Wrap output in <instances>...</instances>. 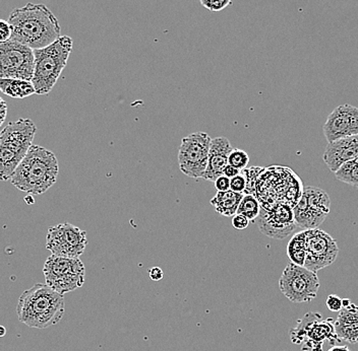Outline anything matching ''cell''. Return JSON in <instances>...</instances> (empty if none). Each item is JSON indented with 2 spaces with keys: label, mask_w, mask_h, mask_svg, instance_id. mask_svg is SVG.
<instances>
[{
  "label": "cell",
  "mask_w": 358,
  "mask_h": 351,
  "mask_svg": "<svg viewBox=\"0 0 358 351\" xmlns=\"http://www.w3.org/2000/svg\"><path fill=\"white\" fill-rule=\"evenodd\" d=\"M328 351H350L347 346H332Z\"/></svg>",
  "instance_id": "cell-34"
},
{
  "label": "cell",
  "mask_w": 358,
  "mask_h": 351,
  "mask_svg": "<svg viewBox=\"0 0 358 351\" xmlns=\"http://www.w3.org/2000/svg\"><path fill=\"white\" fill-rule=\"evenodd\" d=\"M37 127L31 119L21 118L4 127L0 134V178L10 181L13 174L32 147Z\"/></svg>",
  "instance_id": "cell-4"
},
{
  "label": "cell",
  "mask_w": 358,
  "mask_h": 351,
  "mask_svg": "<svg viewBox=\"0 0 358 351\" xmlns=\"http://www.w3.org/2000/svg\"><path fill=\"white\" fill-rule=\"evenodd\" d=\"M0 89L13 99H24L36 94L32 82L19 78H0Z\"/></svg>",
  "instance_id": "cell-20"
},
{
  "label": "cell",
  "mask_w": 358,
  "mask_h": 351,
  "mask_svg": "<svg viewBox=\"0 0 358 351\" xmlns=\"http://www.w3.org/2000/svg\"><path fill=\"white\" fill-rule=\"evenodd\" d=\"M59 165L53 151L33 144L13 174L10 183L20 191L41 195L57 181Z\"/></svg>",
  "instance_id": "cell-3"
},
{
  "label": "cell",
  "mask_w": 358,
  "mask_h": 351,
  "mask_svg": "<svg viewBox=\"0 0 358 351\" xmlns=\"http://www.w3.org/2000/svg\"><path fill=\"white\" fill-rule=\"evenodd\" d=\"M306 260L304 267L317 272L335 262L339 254L337 241L319 229L306 230Z\"/></svg>",
  "instance_id": "cell-13"
},
{
  "label": "cell",
  "mask_w": 358,
  "mask_h": 351,
  "mask_svg": "<svg viewBox=\"0 0 358 351\" xmlns=\"http://www.w3.org/2000/svg\"><path fill=\"white\" fill-rule=\"evenodd\" d=\"M336 179L350 185V186L358 188V156L355 160L345 163L335 173Z\"/></svg>",
  "instance_id": "cell-22"
},
{
  "label": "cell",
  "mask_w": 358,
  "mask_h": 351,
  "mask_svg": "<svg viewBox=\"0 0 358 351\" xmlns=\"http://www.w3.org/2000/svg\"><path fill=\"white\" fill-rule=\"evenodd\" d=\"M0 77L32 82L35 73V53L30 47L10 39L0 43Z\"/></svg>",
  "instance_id": "cell-10"
},
{
  "label": "cell",
  "mask_w": 358,
  "mask_h": 351,
  "mask_svg": "<svg viewBox=\"0 0 358 351\" xmlns=\"http://www.w3.org/2000/svg\"><path fill=\"white\" fill-rule=\"evenodd\" d=\"M87 244V232L71 223H59L47 232L46 249L56 256L80 258Z\"/></svg>",
  "instance_id": "cell-12"
},
{
  "label": "cell",
  "mask_w": 358,
  "mask_h": 351,
  "mask_svg": "<svg viewBox=\"0 0 358 351\" xmlns=\"http://www.w3.org/2000/svg\"><path fill=\"white\" fill-rule=\"evenodd\" d=\"M0 102H1L0 103V125H2L6 120V114H8V106L3 99L0 100Z\"/></svg>",
  "instance_id": "cell-33"
},
{
  "label": "cell",
  "mask_w": 358,
  "mask_h": 351,
  "mask_svg": "<svg viewBox=\"0 0 358 351\" xmlns=\"http://www.w3.org/2000/svg\"><path fill=\"white\" fill-rule=\"evenodd\" d=\"M150 277H151L152 281H160L161 279L164 277V274H163V270L161 269L160 267H153L152 269H150Z\"/></svg>",
  "instance_id": "cell-31"
},
{
  "label": "cell",
  "mask_w": 358,
  "mask_h": 351,
  "mask_svg": "<svg viewBox=\"0 0 358 351\" xmlns=\"http://www.w3.org/2000/svg\"><path fill=\"white\" fill-rule=\"evenodd\" d=\"M24 201H26L28 204H34V202H35L33 199V195H31V194H29V195L24 198Z\"/></svg>",
  "instance_id": "cell-35"
},
{
  "label": "cell",
  "mask_w": 358,
  "mask_h": 351,
  "mask_svg": "<svg viewBox=\"0 0 358 351\" xmlns=\"http://www.w3.org/2000/svg\"><path fill=\"white\" fill-rule=\"evenodd\" d=\"M323 131L328 142L358 135V108L349 104L337 107L327 118Z\"/></svg>",
  "instance_id": "cell-15"
},
{
  "label": "cell",
  "mask_w": 358,
  "mask_h": 351,
  "mask_svg": "<svg viewBox=\"0 0 358 351\" xmlns=\"http://www.w3.org/2000/svg\"><path fill=\"white\" fill-rule=\"evenodd\" d=\"M13 38V28L8 21L0 20V43L10 41Z\"/></svg>",
  "instance_id": "cell-27"
},
{
  "label": "cell",
  "mask_w": 358,
  "mask_h": 351,
  "mask_svg": "<svg viewBox=\"0 0 358 351\" xmlns=\"http://www.w3.org/2000/svg\"><path fill=\"white\" fill-rule=\"evenodd\" d=\"M290 339L293 343L302 345V351H323L324 341L333 345L341 341L336 334L334 320H322L320 313H308L299 320V325L290 331Z\"/></svg>",
  "instance_id": "cell-6"
},
{
  "label": "cell",
  "mask_w": 358,
  "mask_h": 351,
  "mask_svg": "<svg viewBox=\"0 0 358 351\" xmlns=\"http://www.w3.org/2000/svg\"><path fill=\"white\" fill-rule=\"evenodd\" d=\"M248 163H250V156L243 149H234V151L229 154V158H228V164L241 170V171L246 169Z\"/></svg>",
  "instance_id": "cell-24"
},
{
  "label": "cell",
  "mask_w": 358,
  "mask_h": 351,
  "mask_svg": "<svg viewBox=\"0 0 358 351\" xmlns=\"http://www.w3.org/2000/svg\"><path fill=\"white\" fill-rule=\"evenodd\" d=\"M330 197L323 189L304 188L301 198L293 207L297 227L304 231L317 229L330 214Z\"/></svg>",
  "instance_id": "cell-11"
},
{
  "label": "cell",
  "mask_w": 358,
  "mask_h": 351,
  "mask_svg": "<svg viewBox=\"0 0 358 351\" xmlns=\"http://www.w3.org/2000/svg\"><path fill=\"white\" fill-rule=\"evenodd\" d=\"M287 255L291 263L304 266L306 260V231L293 234L287 245Z\"/></svg>",
  "instance_id": "cell-21"
},
{
  "label": "cell",
  "mask_w": 358,
  "mask_h": 351,
  "mask_svg": "<svg viewBox=\"0 0 358 351\" xmlns=\"http://www.w3.org/2000/svg\"><path fill=\"white\" fill-rule=\"evenodd\" d=\"M230 181H231V179L228 178V177L224 175L219 177L214 182L217 191L225 192L230 190Z\"/></svg>",
  "instance_id": "cell-30"
},
{
  "label": "cell",
  "mask_w": 358,
  "mask_h": 351,
  "mask_svg": "<svg viewBox=\"0 0 358 351\" xmlns=\"http://www.w3.org/2000/svg\"><path fill=\"white\" fill-rule=\"evenodd\" d=\"M327 308L331 312H340L343 308V303H342L341 297L336 296V294H330L326 301Z\"/></svg>",
  "instance_id": "cell-28"
},
{
  "label": "cell",
  "mask_w": 358,
  "mask_h": 351,
  "mask_svg": "<svg viewBox=\"0 0 358 351\" xmlns=\"http://www.w3.org/2000/svg\"><path fill=\"white\" fill-rule=\"evenodd\" d=\"M241 173V170L236 169V167H232L231 165L228 164L227 167L224 169L223 175L231 179L235 176L239 175Z\"/></svg>",
  "instance_id": "cell-32"
},
{
  "label": "cell",
  "mask_w": 358,
  "mask_h": 351,
  "mask_svg": "<svg viewBox=\"0 0 358 351\" xmlns=\"http://www.w3.org/2000/svg\"><path fill=\"white\" fill-rule=\"evenodd\" d=\"M73 46V39L69 36H62L50 46L34 50L35 73L32 82L36 95H47L52 91L67 66Z\"/></svg>",
  "instance_id": "cell-5"
},
{
  "label": "cell",
  "mask_w": 358,
  "mask_h": 351,
  "mask_svg": "<svg viewBox=\"0 0 358 351\" xmlns=\"http://www.w3.org/2000/svg\"><path fill=\"white\" fill-rule=\"evenodd\" d=\"M1 336H3L4 334H6V329H4V327H1Z\"/></svg>",
  "instance_id": "cell-37"
},
{
  "label": "cell",
  "mask_w": 358,
  "mask_h": 351,
  "mask_svg": "<svg viewBox=\"0 0 358 351\" xmlns=\"http://www.w3.org/2000/svg\"><path fill=\"white\" fill-rule=\"evenodd\" d=\"M320 283L317 272L304 266L288 264L279 279V288L294 304L308 303L317 297Z\"/></svg>",
  "instance_id": "cell-8"
},
{
  "label": "cell",
  "mask_w": 358,
  "mask_h": 351,
  "mask_svg": "<svg viewBox=\"0 0 358 351\" xmlns=\"http://www.w3.org/2000/svg\"><path fill=\"white\" fill-rule=\"evenodd\" d=\"M246 186H248V181H246L245 176L243 173L234 177L230 181V190L236 192V193H245Z\"/></svg>",
  "instance_id": "cell-26"
},
{
  "label": "cell",
  "mask_w": 358,
  "mask_h": 351,
  "mask_svg": "<svg viewBox=\"0 0 358 351\" xmlns=\"http://www.w3.org/2000/svg\"><path fill=\"white\" fill-rule=\"evenodd\" d=\"M211 142L206 132H196L182 138L178 149V165L185 176L203 178L209 162Z\"/></svg>",
  "instance_id": "cell-9"
},
{
  "label": "cell",
  "mask_w": 358,
  "mask_h": 351,
  "mask_svg": "<svg viewBox=\"0 0 358 351\" xmlns=\"http://www.w3.org/2000/svg\"><path fill=\"white\" fill-rule=\"evenodd\" d=\"M261 211V204L252 194H245L237 209V214H243L250 221H257Z\"/></svg>",
  "instance_id": "cell-23"
},
{
  "label": "cell",
  "mask_w": 358,
  "mask_h": 351,
  "mask_svg": "<svg viewBox=\"0 0 358 351\" xmlns=\"http://www.w3.org/2000/svg\"><path fill=\"white\" fill-rule=\"evenodd\" d=\"M256 221L264 234L278 240L289 236L297 227L293 209L286 203L273 205L270 209H262Z\"/></svg>",
  "instance_id": "cell-14"
},
{
  "label": "cell",
  "mask_w": 358,
  "mask_h": 351,
  "mask_svg": "<svg viewBox=\"0 0 358 351\" xmlns=\"http://www.w3.org/2000/svg\"><path fill=\"white\" fill-rule=\"evenodd\" d=\"M43 274L46 285L64 296L84 285L86 269L80 258L51 255L45 261Z\"/></svg>",
  "instance_id": "cell-7"
},
{
  "label": "cell",
  "mask_w": 358,
  "mask_h": 351,
  "mask_svg": "<svg viewBox=\"0 0 358 351\" xmlns=\"http://www.w3.org/2000/svg\"><path fill=\"white\" fill-rule=\"evenodd\" d=\"M342 303H343V308L348 307L349 305H351V301L349 299H342Z\"/></svg>",
  "instance_id": "cell-36"
},
{
  "label": "cell",
  "mask_w": 358,
  "mask_h": 351,
  "mask_svg": "<svg viewBox=\"0 0 358 351\" xmlns=\"http://www.w3.org/2000/svg\"><path fill=\"white\" fill-rule=\"evenodd\" d=\"M8 22L13 28L11 39L33 50L45 48L62 37V28L52 11L45 4L27 3L11 11Z\"/></svg>",
  "instance_id": "cell-1"
},
{
  "label": "cell",
  "mask_w": 358,
  "mask_h": 351,
  "mask_svg": "<svg viewBox=\"0 0 358 351\" xmlns=\"http://www.w3.org/2000/svg\"><path fill=\"white\" fill-rule=\"evenodd\" d=\"M232 225H234V229L243 231V230L248 229V225H250V221L243 214H236L232 218Z\"/></svg>",
  "instance_id": "cell-29"
},
{
  "label": "cell",
  "mask_w": 358,
  "mask_h": 351,
  "mask_svg": "<svg viewBox=\"0 0 358 351\" xmlns=\"http://www.w3.org/2000/svg\"><path fill=\"white\" fill-rule=\"evenodd\" d=\"M66 312L64 294L46 283H37L24 290L19 299L20 322L35 329H46L59 323Z\"/></svg>",
  "instance_id": "cell-2"
},
{
  "label": "cell",
  "mask_w": 358,
  "mask_h": 351,
  "mask_svg": "<svg viewBox=\"0 0 358 351\" xmlns=\"http://www.w3.org/2000/svg\"><path fill=\"white\" fill-rule=\"evenodd\" d=\"M234 151L229 140L223 136L213 138L210 147L209 162L203 174V179L215 182L219 177L223 175L224 169L227 167L229 154Z\"/></svg>",
  "instance_id": "cell-17"
},
{
  "label": "cell",
  "mask_w": 358,
  "mask_h": 351,
  "mask_svg": "<svg viewBox=\"0 0 358 351\" xmlns=\"http://www.w3.org/2000/svg\"><path fill=\"white\" fill-rule=\"evenodd\" d=\"M243 196L245 195L243 193H236L232 190L217 192L216 195L211 199L210 203L218 214L229 218V216H234L237 214V209H238Z\"/></svg>",
  "instance_id": "cell-19"
},
{
  "label": "cell",
  "mask_w": 358,
  "mask_h": 351,
  "mask_svg": "<svg viewBox=\"0 0 358 351\" xmlns=\"http://www.w3.org/2000/svg\"><path fill=\"white\" fill-rule=\"evenodd\" d=\"M201 6L212 13L225 10L231 4L232 0H200Z\"/></svg>",
  "instance_id": "cell-25"
},
{
  "label": "cell",
  "mask_w": 358,
  "mask_h": 351,
  "mask_svg": "<svg viewBox=\"0 0 358 351\" xmlns=\"http://www.w3.org/2000/svg\"><path fill=\"white\" fill-rule=\"evenodd\" d=\"M335 330L340 341L358 343V306L351 304L340 311Z\"/></svg>",
  "instance_id": "cell-18"
},
{
  "label": "cell",
  "mask_w": 358,
  "mask_h": 351,
  "mask_svg": "<svg viewBox=\"0 0 358 351\" xmlns=\"http://www.w3.org/2000/svg\"><path fill=\"white\" fill-rule=\"evenodd\" d=\"M358 156V135L340 138L328 142L324 153V162L331 172L336 173L349 160Z\"/></svg>",
  "instance_id": "cell-16"
}]
</instances>
